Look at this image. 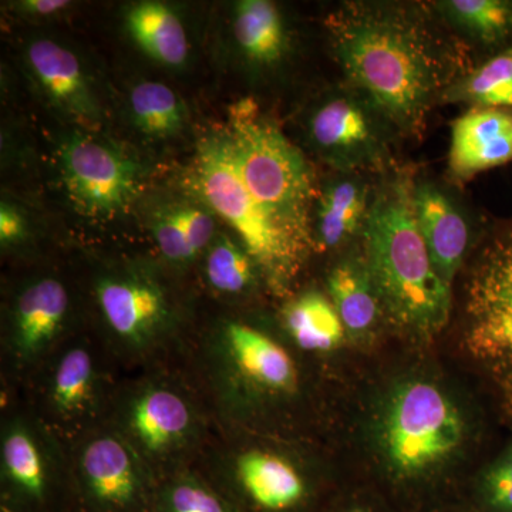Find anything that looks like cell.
I'll return each mask as SVG.
<instances>
[{
  "label": "cell",
  "mask_w": 512,
  "mask_h": 512,
  "mask_svg": "<svg viewBox=\"0 0 512 512\" xmlns=\"http://www.w3.org/2000/svg\"><path fill=\"white\" fill-rule=\"evenodd\" d=\"M333 45L346 77L394 126L417 133L446 69L429 33L406 13L349 5L333 16Z\"/></svg>",
  "instance_id": "6da1fadb"
},
{
  "label": "cell",
  "mask_w": 512,
  "mask_h": 512,
  "mask_svg": "<svg viewBox=\"0 0 512 512\" xmlns=\"http://www.w3.org/2000/svg\"><path fill=\"white\" fill-rule=\"evenodd\" d=\"M363 237V262L387 318L414 338L440 333L450 318L451 286L441 278L421 235L409 181L390 184L377 195Z\"/></svg>",
  "instance_id": "7a4b0ae2"
},
{
  "label": "cell",
  "mask_w": 512,
  "mask_h": 512,
  "mask_svg": "<svg viewBox=\"0 0 512 512\" xmlns=\"http://www.w3.org/2000/svg\"><path fill=\"white\" fill-rule=\"evenodd\" d=\"M195 183L208 207L234 229L271 288L284 293L301 271L312 238L279 220L249 192L225 131L198 146Z\"/></svg>",
  "instance_id": "3957f363"
},
{
  "label": "cell",
  "mask_w": 512,
  "mask_h": 512,
  "mask_svg": "<svg viewBox=\"0 0 512 512\" xmlns=\"http://www.w3.org/2000/svg\"><path fill=\"white\" fill-rule=\"evenodd\" d=\"M225 133L249 192L279 220L312 238L309 212L315 180L299 148L252 99L239 100L229 109Z\"/></svg>",
  "instance_id": "277c9868"
},
{
  "label": "cell",
  "mask_w": 512,
  "mask_h": 512,
  "mask_svg": "<svg viewBox=\"0 0 512 512\" xmlns=\"http://www.w3.org/2000/svg\"><path fill=\"white\" fill-rule=\"evenodd\" d=\"M466 423L436 384H402L387 404L382 426L384 457L399 483H419L437 473L463 446Z\"/></svg>",
  "instance_id": "5b68a950"
},
{
  "label": "cell",
  "mask_w": 512,
  "mask_h": 512,
  "mask_svg": "<svg viewBox=\"0 0 512 512\" xmlns=\"http://www.w3.org/2000/svg\"><path fill=\"white\" fill-rule=\"evenodd\" d=\"M463 346L512 419V229L494 239L467 282Z\"/></svg>",
  "instance_id": "8992f818"
},
{
  "label": "cell",
  "mask_w": 512,
  "mask_h": 512,
  "mask_svg": "<svg viewBox=\"0 0 512 512\" xmlns=\"http://www.w3.org/2000/svg\"><path fill=\"white\" fill-rule=\"evenodd\" d=\"M60 163L70 198L89 217H116L137 195L138 164L96 138L70 137L60 150Z\"/></svg>",
  "instance_id": "52a82bcc"
},
{
  "label": "cell",
  "mask_w": 512,
  "mask_h": 512,
  "mask_svg": "<svg viewBox=\"0 0 512 512\" xmlns=\"http://www.w3.org/2000/svg\"><path fill=\"white\" fill-rule=\"evenodd\" d=\"M82 501L84 512H151L153 494L121 441L103 437L84 450Z\"/></svg>",
  "instance_id": "ba28073f"
},
{
  "label": "cell",
  "mask_w": 512,
  "mask_h": 512,
  "mask_svg": "<svg viewBox=\"0 0 512 512\" xmlns=\"http://www.w3.org/2000/svg\"><path fill=\"white\" fill-rule=\"evenodd\" d=\"M235 495L241 512H308L311 490L302 474L284 458L249 451L235 467Z\"/></svg>",
  "instance_id": "9c48e42d"
},
{
  "label": "cell",
  "mask_w": 512,
  "mask_h": 512,
  "mask_svg": "<svg viewBox=\"0 0 512 512\" xmlns=\"http://www.w3.org/2000/svg\"><path fill=\"white\" fill-rule=\"evenodd\" d=\"M512 161V110L471 107L451 126L448 170L464 183Z\"/></svg>",
  "instance_id": "30bf717a"
},
{
  "label": "cell",
  "mask_w": 512,
  "mask_h": 512,
  "mask_svg": "<svg viewBox=\"0 0 512 512\" xmlns=\"http://www.w3.org/2000/svg\"><path fill=\"white\" fill-rule=\"evenodd\" d=\"M26 57L40 89L55 106L83 126L99 123V104L73 52L53 40L37 39L30 43Z\"/></svg>",
  "instance_id": "8fae6325"
},
{
  "label": "cell",
  "mask_w": 512,
  "mask_h": 512,
  "mask_svg": "<svg viewBox=\"0 0 512 512\" xmlns=\"http://www.w3.org/2000/svg\"><path fill=\"white\" fill-rule=\"evenodd\" d=\"M97 296L110 328L134 345L153 338L168 318L163 291L144 279H103L97 285Z\"/></svg>",
  "instance_id": "7c38bea8"
},
{
  "label": "cell",
  "mask_w": 512,
  "mask_h": 512,
  "mask_svg": "<svg viewBox=\"0 0 512 512\" xmlns=\"http://www.w3.org/2000/svg\"><path fill=\"white\" fill-rule=\"evenodd\" d=\"M413 205L434 265L451 286L468 249L467 222L446 195L431 184L414 185Z\"/></svg>",
  "instance_id": "4fadbf2b"
},
{
  "label": "cell",
  "mask_w": 512,
  "mask_h": 512,
  "mask_svg": "<svg viewBox=\"0 0 512 512\" xmlns=\"http://www.w3.org/2000/svg\"><path fill=\"white\" fill-rule=\"evenodd\" d=\"M225 342L235 366L252 383L278 393L298 387V370L291 355L261 330L244 323H229Z\"/></svg>",
  "instance_id": "5bb4252c"
},
{
  "label": "cell",
  "mask_w": 512,
  "mask_h": 512,
  "mask_svg": "<svg viewBox=\"0 0 512 512\" xmlns=\"http://www.w3.org/2000/svg\"><path fill=\"white\" fill-rule=\"evenodd\" d=\"M67 309L69 295L56 279L28 286L13 313V342L20 355L29 357L45 349L62 328Z\"/></svg>",
  "instance_id": "9a60e30c"
},
{
  "label": "cell",
  "mask_w": 512,
  "mask_h": 512,
  "mask_svg": "<svg viewBox=\"0 0 512 512\" xmlns=\"http://www.w3.org/2000/svg\"><path fill=\"white\" fill-rule=\"evenodd\" d=\"M190 426L187 403L170 390H150L138 397L131 409V433L151 453H163L177 446Z\"/></svg>",
  "instance_id": "2e32d148"
},
{
  "label": "cell",
  "mask_w": 512,
  "mask_h": 512,
  "mask_svg": "<svg viewBox=\"0 0 512 512\" xmlns=\"http://www.w3.org/2000/svg\"><path fill=\"white\" fill-rule=\"evenodd\" d=\"M330 301L338 311L346 332L363 338L375 329L380 301L365 262H342L328 278Z\"/></svg>",
  "instance_id": "e0dca14e"
},
{
  "label": "cell",
  "mask_w": 512,
  "mask_h": 512,
  "mask_svg": "<svg viewBox=\"0 0 512 512\" xmlns=\"http://www.w3.org/2000/svg\"><path fill=\"white\" fill-rule=\"evenodd\" d=\"M128 32L148 56L178 67L188 56V39L180 18L160 2H140L127 12Z\"/></svg>",
  "instance_id": "ac0fdd59"
},
{
  "label": "cell",
  "mask_w": 512,
  "mask_h": 512,
  "mask_svg": "<svg viewBox=\"0 0 512 512\" xmlns=\"http://www.w3.org/2000/svg\"><path fill=\"white\" fill-rule=\"evenodd\" d=\"M285 326L293 342L308 352H329L345 338V326L332 301L319 292H306L286 306Z\"/></svg>",
  "instance_id": "d6986e66"
},
{
  "label": "cell",
  "mask_w": 512,
  "mask_h": 512,
  "mask_svg": "<svg viewBox=\"0 0 512 512\" xmlns=\"http://www.w3.org/2000/svg\"><path fill=\"white\" fill-rule=\"evenodd\" d=\"M234 35L242 53L258 64L284 56L286 35L281 13L268 0H242L235 8Z\"/></svg>",
  "instance_id": "ffe728a7"
},
{
  "label": "cell",
  "mask_w": 512,
  "mask_h": 512,
  "mask_svg": "<svg viewBox=\"0 0 512 512\" xmlns=\"http://www.w3.org/2000/svg\"><path fill=\"white\" fill-rule=\"evenodd\" d=\"M311 134L323 151L350 156L373 143V130L365 110L349 99L323 104L311 120Z\"/></svg>",
  "instance_id": "44dd1931"
},
{
  "label": "cell",
  "mask_w": 512,
  "mask_h": 512,
  "mask_svg": "<svg viewBox=\"0 0 512 512\" xmlns=\"http://www.w3.org/2000/svg\"><path fill=\"white\" fill-rule=\"evenodd\" d=\"M367 194L355 181H339L319 202L318 239L323 249L338 248L362 227L367 217Z\"/></svg>",
  "instance_id": "7402d4cb"
},
{
  "label": "cell",
  "mask_w": 512,
  "mask_h": 512,
  "mask_svg": "<svg viewBox=\"0 0 512 512\" xmlns=\"http://www.w3.org/2000/svg\"><path fill=\"white\" fill-rule=\"evenodd\" d=\"M448 101H466L484 109H512V49L488 60L444 90Z\"/></svg>",
  "instance_id": "603a6c76"
},
{
  "label": "cell",
  "mask_w": 512,
  "mask_h": 512,
  "mask_svg": "<svg viewBox=\"0 0 512 512\" xmlns=\"http://www.w3.org/2000/svg\"><path fill=\"white\" fill-rule=\"evenodd\" d=\"M134 123L151 137H171L180 133L185 123V107L167 84L138 83L130 94Z\"/></svg>",
  "instance_id": "cb8c5ba5"
},
{
  "label": "cell",
  "mask_w": 512,
  "mask_h": 512,
  "mask_svg": "<svg viewBox=\"0 0 512 512\" xmlns=\"http://www.w3.org/2000/svg\"><path fill=\"white\" fill-rule=\"evenodd\" d=\"M448 18L483 42L504 39L512 30V3L501 0H450L440 3Z\"/></svg>",
  "instance_id": "d4e9b609"
},
{
  "label": "cell",
  "mask_w": 512,
  "mask_h": 512,
  "mask_svg": "<svg viewBox=\"0 0 512 512\" xmlns=\"http://www.w3.org/2000/svg\"><path fill=\"white\" fill-rule=\"evenodd\" d=\"M255 266L247 249L224 235L208 252L205 274L215 291L241 293L254 282Z\"/></svg>",
  "instance_id": "484cf974"
},
{
  "label": "cell",
  "mask_w": 512,
  "mask_h": 512,
  "mask_svg": "<svg viewBox=\"0 0 512 512\" xmlns=\"http://www.w3.org/2000/svg\"><path fill=\"white\" fill-rule=\"evenodd\" d=\"M151 512H241L224 494L194 478L171 481L153 494Z\"/></svg>",
  "instance_id": "4316f807"
},
{
  "label": "cell",
  "mask_w": 512,
  "mask_h": 512,
  "mask_svg": "<svg viewBox=\"0 0 512 512\" xmlns=\"http://www.w3.org/2000/svg\"><path fill=\"white\" fill-rule=\"evenodd\" d=\"M93 360L84 349L67 352L57 366L52 399L62 413L82 410L93 390Z\"/></svg>",
  "instance_id": "83f0119b"
},
{
  "label": "cell",
  "mask_w": 512,
  "mask_h": 512,
  "mask_svg": "<svg viewBox=\"0 0 512 512\" xmlns=\"http://www.w3.org/2000/svg\"><path fill=\"white\" fill-rule=\"evenodd\" d=\"M478 512H512V448L481 478Z\"/></svg>",
  "instance_id": "f1b7e54d"
},
{
  "label": "cell",
  "mask_w": 512,
  "mask_h": 512,
  "mask_svg": "<svg viewBox=\"0 0 512 512\" xmlns=\"http://www.w3.org/2000/svg\"><path fill=\"white\" fill-rule=\"evenodd\" d=\"M154 238H156L158 248L165 258L174 262L191 261L178 207L160 215L154 225Z\"/></svg>",
  "instance_id": "f546056e"
},
{
  "label": "cell",
  "mask_w": 512,
  "mask_h": 512,
  "mask_svg": "<svg viewBox=\"0 0 512 512\" xmlns=\"http://www.w3.org/2000/svg\"><path fill=\"white\" fill-rule=\"evenodd\" d=\"M181 225H183L185 241L191 258L202 249L207 248L215 232V220L210 212L195 205H181L178 207Z\"/></svg>",
  "instance_id": "4dcf8cb0"
},
{
  "label": "cell",
  "mask_w": 512,
  "mask_h": 512,
  "mask_svg": "<svg viewBox=\"0 0 512 512\" xmlns=\"http://www.w3.org/2000/svg\"><path fill=\"white\" fill-rule=\"evenodd\" d=\"M25 234V221L15 208L3 202L0 207V239L2 244L19 241Z\"/></svg>",
  "instance_id": "1f68e13d"
},
{
  "label": "cell",
  "mask_w": 512,
  "mask_h": 512,
  "mask_svg": "<svg viewBox=\"0 0 512 512\" xmlns=\"http://www.w3.org/2000/svg\"><path fill=\"white\" fill-rule=\"evenodd\" d=\"M72 5L66 0H25L19 3V9L35 16L55 15L57 12L69 8Z\"/></svg>",
  "instance_id": "d6a6232c"
},
{
  "label": "cell",
  "mask_w": 512,
  "mask_h": 512,
  "mask_svg": "<svg viewBox=\"0 0 512 512\" xmlns=\"http://www.w3.org/2000/svg\"><path fill=\"white\" fill-rule=\"evenodd\" d=\"M342 512H377L376 508L362 503L349 504L348 507L343 508Z\"/></svg>",
  "instance_id": "836d02e7"
}]
</instances>
